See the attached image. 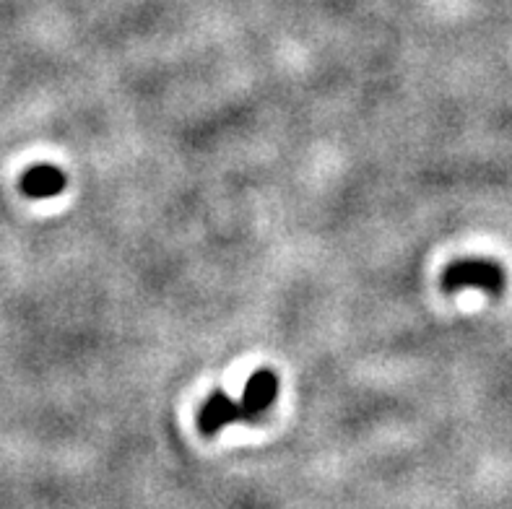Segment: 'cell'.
<instances>
[{
    "mask_svg": "<svg viewBox=\"0 0 512 509\" xmlns=\"http://www.w3.org/2000/svg\"><path fill=\"white\" fill-rule=\"evenodd\" d=\"M502 286H505V271L489 258H463L450 265L442 276V289L450 291V294L463 289L500 294Z\"/></svg>",
    "mask_w": 512,
    "mask_h": 509,
    "instance_id": "1",
    "label": "cell"
},
{
    "mask_svg": "<svg viewBox=\"0 0 512 509\" xmlns=\"http://www.w3.org/2000/svg\"><path fill=\"white\" fill-rule=\"evenodd\" d=\"M234 421H242L240 403L229 398L227 393H221V390H216V393L203 403L201 411H198V429H201L206 437H214V434H219L224 426L234 424Z\"/></svg>",
    "mask_w": 512,
    "mask_h": 509,
    "instance_id": "3",
    "label": "cell"
},
{
    "mask_svg": "<svg viewBox=\"0 0 512 509\" xmlns=\"http://www.w3.org/2000/svg\"><path fill=\"white\" fill-rule=\"evenodd\" d=\"M279 398V377L271 369H258V372L247 380L245 393L240 400L242 421H258L266 416L268 408Z\"/></svg>",
    "mask_w": 512,
    "mask_h": 509,
    "instance_id": "2",
    "label": "cell"
},
{
    "mask_svg": "<svg viewBox=\"0 0 512 509\" xmlns=\"http://www.w3.org/2000/svg\"><path fill=\"white\" fill-rule=\"evenodd\" d=\"M65 185H68L65 172L58 167H52V164H39V167H32L21 177V190H24V195L37 200L63 193Z\"/></svg>",
    "mask_w": 512,
    "mask_h": 509,
    "instance_id": "4",
    "label": "cell"
}]
</instances>
